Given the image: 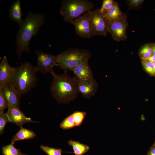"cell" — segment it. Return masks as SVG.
<instances>
[{"instance_id": "6da1fadb", "label": "cell", "mask_w": 155, "mask_h": 155, "mask_svg": "<svg viewBox=\"0 0 155 155\" xmlns=\"http://www.w3.org/2000/svg\"><path fill=\"white\" fill-rule=\"evenodd\" d=\"M44 18L45 15L42 13L33 14L29 11L25 19L19 25L16 37V51L21 62L22 53L29 52L30 40L33 36L37 35L40 27L45 23Z\"/></svg>"}, {"instance_id": "7a4b0ae2", "label": "cell", "mask_w": 155, "mask_h": 155, "mask_svg": "<svg viewBox=\"0 0 155 155\" xmlns=\"http://www.w3.org/2000/svg\"><path fill=\"white\" fill-rule=\"evenodd\" d=\"M53 78L50 90L53 98L59 103H68L76 98L79 92L77 80L67 72L52 74Z\"/></svg>"}, {"instance_id": "3957f363", "label": "cell", "mask_w": 155, "mask_h": 155, "mask_svg": "<svg viewBox=\"0 0 155 155\" xmlns=\"http://www.w3.org/2000/svg\"><path fill=\"white\" fill-rule=\"evenodd\" d=\"M21 62L20 66L16 67L14 77L11 84L22 95L28 93L36 86L38 71L36 66L29 62Z\"/></svg>"}, {"instance_id": "277c9868", "label": "cell", "mask_w": 155, "mask_h": 155, "mask_svg": "<svg viewBox=\"0 0 155 155\" xmlns=\"http://www.w3.org/2000/svg\"><path fill=\"white\" fill-rule=\"evenodd\" d=\"M57 56V66L64 72H67L79 64L89 61L92 54L88 50L74 48L66 50Z\"/></svg>"}, {"instance_id": "5b68a950", "label": "cell", "mask_w": 155, "mask_h": 155, "mask_svg": "<svg viewBox=\"0 0 155 155\" xmlns=\"http://www.w3.org/2000/svg\"><path fill=\"white\" fill-rule=\"evenodd\" d=\"M94 7V4L87 0H65L61 2L60 10L64 20L69 22Z\"/></svg>"}, {"instance_id": "8992f818", "label": "cell", "mask_w": 155, "mask_h": 155, "mask_svg": "<svg viewBox=\"0 0 155 155\" xmlns=\"http://www.w3.org/2000/svg\"><path fill=\"white\" fill-rule=\"evenodd\" d=\"M89 16L93 36H106L109 32L108 23L99 9L89 11Z\"/></svg>"}, {"instance_id": "52a82bcc", "label": "cell", "mask_w": 155, "mask_h": 155, "mask_svg": "<svg viewBox=\"0 0 155 155\" xmlns=\"http://www.w3.org/2000/svg\"><path fill=\"white\" fill-rule=\"evenodd\" d=\"M35 53L37 58V65L36 67L38 72L43 74L50 73L52 74L54 72V67L57 66V56L39 50L36 51Z\"/></svg>"}, {"instance_id": "ba28073f", "label": "cell", "mask_w": 155, "mask_h": 155, "mask_svg": "<svg viewBox=\"0 0 155 155\" xmlns=\"http://www.w3.org/2000/svg\"><path fill=\"white\" fill-rule=\"evenodd\" d=\"M69 23L74 25L76 33L81 37L89 38L93 36L89 11Z\"/></svg>"}, {"instance_id": "9c48e42d", "label": "cell", "mask_w": 155, "mask_h": 155, "mask_svg": "<svg viewBox=\"0 0 155 155\" xmlns=\"http://www.w3.org/2000/svg\"><path fill=\"white\" fill-rule=\"evenodd\" d=\"M107 23L108 32L115 40L119 42L126 40L128 22L125 14L124 13L123 16L118 20Z\"/></svg>"}, {"instance_id": "30bf717a", "label": "cell", "mask_w": 155, "mask_h": 155, "mask_svg": "<svg viewBox=\"0 0 155 155\" xmlns=\"http://www.w3.org/2000/svg\"><path fill=\"white\" fill-rule=\"evenodd\" d=\"M6 100L7 108H19L21 95L15 89L11 83L0 88Z\"/></svg>"}, {"instance_id": "8fae6325", "label": "cell", "mask_w": 155, "mask_h": 155, "mask_svg": "<svg viewBox=\"0 0 155 155\" xmlns=\"http://www.w3.org/2000/svg\"><path fill=\"white\" fill-rule=\"evenodd\" d=\"M15 71L16 67L11 66L7 57L4 56L0 64V88L12 82Z\"/></svg>"}, {"instance_id": "7c38bea8", "label": "cell", "mask_w": 155, "mask_h": 155, "mask_svg": "<svg viewBox=\"0 0 155 155\" xmlns=\"http://www.w3.org/2000/svg\"><path fill=\"white\" fill-rule=\"evenodd\" d=\"M98 86V84L94 78L78 82L79 93L86 98H90L95 94Z\"/></svg>"}, {"instance_id": "4fadbf2b", "label": "cell", "mask_w": 155, "mask_h": 155, "mask_svg": "<svg viewBox=\"0 0 155 155\" xmlns=\"http://www.w3.org/2000/svg\"><path fill=\"white\" fill-rule=\"evenodd\" d=\"M6 114L9 122H11L19 126H22L25 123L30 122L38 123L33 121L30 118L26 117L19 108L11 107L8 108Z\"/></svg>"}, {"instance_id": "5bb4252c", "label": "cell", "mask_w": 155, "mask_h": 155, "mask_svg": "<svg viewBox=\"0 0 155 155\" xmlns=\"http://www.w3.org/2000/svg\"><path fill=\"white\" fill-rule=\"evenodd\" d=\"M88 61H86L79 64L72 70L74 73V77L78 81L94 78L93 72Z\"/></svg>"}, {"instance_id": "9a60e30c", "label": "cell", "mask_w": 155, "mask_h": 155, "mask_svg": "<svg viewBox=\"0 0 155 155\" xmlns=\"http://www.w3.org/2000/svg\"><path fill=\"white\" fill-rule=\"evenodd\" d=\"M124 14L121 11L117 2L115 1L112 7L103 14L107 23H109L118 20L123 16Z\"/></svg>"}, {"instance_id": "2e32d148", "label": "cell", "mask_w": 155, "mask_h": 155, "mask_svg": "<svg viewBox=\"0 0 155 155\" xmlns=\"http://www.w3.org/2000/svg\"><path fill=\"white\" fill-rule=\"evenodd\" d=\"M20 2V0H17L13 2L9 9L10 19L18 23L19 25L24 20L22 18V14L21 9Z\"/></svg>"}, {"instance_id": "e0dca14e", "label": "cell", "mask_w": 155, "mask_h": 155, "mask_svg": "<svg viewBox=\"0 0 155 155\" xmlns=\"http://www.w3.org/2000/svg\"><path fill=\"white\" fill-rule=\"evenodd\" d=\"M36 136V133L33 131L20 127V129L13 137L11 142L21 140H29L34 138Z\"/></svg>"}, {"instance_id": "ac0fdd59", "label": "cell", "mask_w": 155, "mask_h": 155, "mask_svg": "<svg viewBox=\"0 0 155 155\" xmlns=\"http://www.w3.org/2000/svg\"><path fill=\"white\" fill-rule=\"evenodd\" d=\"M68 144L71 146L75 155H83L90 149V147L78 141L71 140L68 142Z\"/></svg>"}, {"instance_id": "d6986e66", "label": "cell", "mask_w": 155, "mask_h": 155, "mask_svg": "<svg viewBox=\"0 0 155 155\" xmlns=\"http://www.w3.org/2000/svg\"><path fill=\"white\" fill-rule=\"evenodd\" d=\"M14 143L11 142L8 145L3 146L1 148L3 155H28L22 153L19 148L16 149L14 146Z\"/></svg>"}, {"instance_id": "ffe728a7", "label": "cell", "mask_w": 155, "mask_h": 155, "mask_svg": "<svg viewBox=\"0 0 155 155\" xmlns=\"http://www.w3.org/2000/svg\"><path fill=\"white\" fill-rule=\"evenodd\" d=\"M59 127L64 130L71 129L76 127L71 115H70L66 117L60 124Z\"/></svg>"}, {"instance_id": "44dd1931", "label": "cell", "mask_w": 155, "mask_h": 155, "mask_svg": "<svg viewBox=\"0 0 155 155\" xmlns=\"http://www.w3.org/2000/svg\"><path fill=\"white\" fill-rule=\"evenodd\" d=\"M86 114V112L76 111L71 114L74 121L76 127H79L81 125Z\"/></svg>"}, {"instance_id": "7402d4cb", "label": "cell", "mask_w": 155, "mask_h": 155, "mask_svg": "<svg viewBox=\"0 0 155 155\" xmlns=\"http://www.w3.org/2000/svg\"><path fill=\"white\" fill-rule=\"evenodd\" d=\"M139 55L142 59H147L152 55V44H147L143 45L140 49Z\"/></svg>"}, {"instance_id": "603a6c76", "label": "cell", "mask_w": 155, "mask_h": 155, "mask_svg": "<svg viewBox=\"0 0 155 155\" xmlns=\"http://www.w3.org/2000/svg\"><path fill=\"white\" fill-rule=\"evenodd\" d=\"M40 148L47 155H62V150L60 148H56L47 146L41 145Z\"/></svg>"}, {"instance_id": "cb8c5ba5", "label": "cell", "mask_w": 155, "mask_h": 155, "mask_svg": "<svg viewBox=\"0 0 155 155\" xmlns=\"http://www.w3.org/2000/svg\"><path fill=\"white\" fill-rule=\"evenodd\" d=\"M142 64L146 71L151 75H154V68L153 63L147 59H142Z\"/></svg>"}, {"instance_id": "d4e9b609", "label": "cell", "mask_w": 155, "mask_h": 155, "mask_svg": "<svg viewBox=\"0 0 155 155\" xmlns=\"http://www.w3.org/2000/svg\"><path fill=\"white\" fill-rule=\"evenodd\" d=\"M113 0H104L100 8V12L102 14L108 11L113 6L114 3Z\"/></svg>"}, {"instance_id": "484cf974", "label": "cell", "mask_w": 155, "mask_h": 155, "mask_svg": "<svg viewBox=\"0 0 155 155\" xmlns=\"http://www.w3.org/2000/svg\"><path fill=\"white\" fill-rule=\"evenodd\" d=\"M9 122L6 113H0V133L3 134L6 124Z\"/></svg>"}, {"instance_id": "4316f807", "label": "cell", "mask_w": 155, "mask_h": 155, "mask_svg": "<svg viewBox=\"0 0 155 155\" xmlns=\"http://www.w3.org/2000/svg\"><path fill=\"white\" fill-rule=\"evenodd\" d=\"M7 108L6 100L0 90V113H4L5 109Z\"/></svg>"}, {"instance_id": "83f0119b", "label": "cell", "mask_w": 155, "mask_h": 155, "mask_svg": "<svg viewBox=\"0 0 155 155\" xmlns=\"http://www.w3.org/2000/svg\"><path fill=\"white\" fill-rule=\"evenodd\" d=\"M144 1L143 0H130L129 1V2L131 7L135 8L140 6Z\"/></svg>"}, {"instance_id": "f1b7e54d", "label": "cell", "mask_w": 155, "mask_h": 155, "mask_svg": "<svg viewBox=\"0 0 155 155\" xmlns=\"http://www.w3.org/2000/svg\"><path fill=\"white\" fill-rule=\"evenodd\" d=\"M147 155H155V145L153 144L151 147Z\"/></svg>"}, {"instance_id": "f546056e", "label": "cell", "mask_w": 155, "mask_h": 155, "mask_svg": "<svg viewBox=\"0 0 155 155\" xmlns=\"http://www.w3.org/2000/svg\"><path fill=\"white\" fill-rule=\"evenodd\" d=\"M147 59L149 61L153 63L155 62V56L152 55Z\"/></svg>"}, {"instance_id": "4dcf8cb0", "label": "cell", "mask_w": 155, "mask_h": 155, "mask_svg": "<svg viewBox=\"0 0 155 155\" xmlns=\"http://www.w3.org/2000/svg\"><path fill=\"white\" fill-rule=\"evenodd\" d=\"M152 55L155 56V43L152 44Z\"/></svg>"}, {"instance_id": "1f68e13d", "label": "cell", "mask_w": 155, "mask_h": 155, "mask_svg": "<svg viewBox=\"0 0 155 155\" xmlns=\"http://www.w3.org/2000/svg\"><path fill=\"white\" fill-rule=\"evenodd\" d=\"M153 144L155 145V142H154V144Z\"/></svg>"}, {"instance_id": "d6a6232c", "label": "cell", "mask_w": 155, "mask_h": 155, "mask_svg": "<svg viewBox=\"0 0 155 155\" xmlns=\"http://www.w3.org/2000/svg\"><path fill=\"white\" fill-rule=\"evenodd\" d=\"M154 11H155V9H154Z\"/></svg>"}]
</instances>
